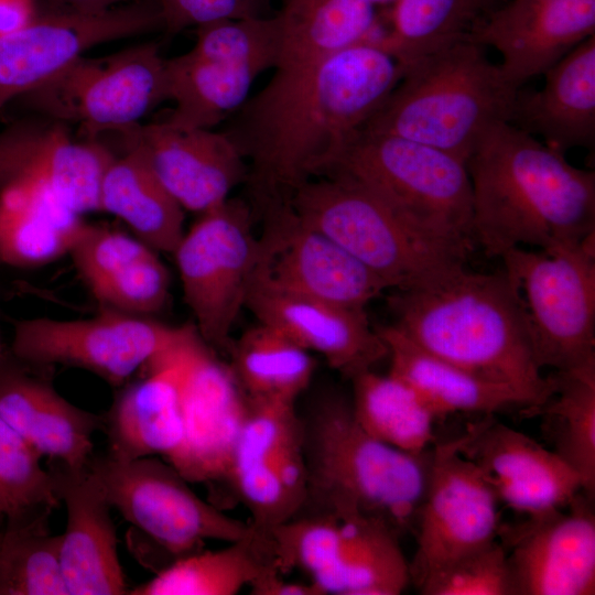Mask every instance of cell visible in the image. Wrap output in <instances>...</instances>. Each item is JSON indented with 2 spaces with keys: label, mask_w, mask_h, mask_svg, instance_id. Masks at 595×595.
<instances>
[{
  "label": "cell",
  "mask_w": 595,
  "mask_h": 595,
  "mask_svg": "<svg viewBox=\"0 0 595 595\" xmlns=\"http://www.w3.org/2000/svg\"><path fill=\"white\" fill-rule=\"evenodd\" d=\"M402 74L399 62L371 41L274 68L221 129L247 163L245 183L256 207L290 202L300 186L325 175Z\"/></svg>",
  "instance_id": "obj_1"
},
{
  "label": "cell",
  "mask_w": 595,
  "mask_h": 595,
  "mask_svg": "<svg viewBox=\"0 0 595 595\" xmlns=\"http://www.w3.org/2000/svg\"><path fill=\"white\" fill-rule=\"evenodd\" d=\"M472 230L488 256L540 250L595 234V173L507 121L491 125L466 160Z\"/></svg>",
  "instance_id": "obj_2"
},
{
  "label": "cell",
  "mask_w": 595,
  "mask_h": 595,
  "mask_svg": "<svg viewBox=\"0 0 595 595\" xmlns=\"http://www.w3.org/2000/svg\"><path fill=\"white\" fill-rule=\"evenodd\" d=\"M389 305L392 326L425 351L515 389L529 407L551 396L553 381L536 363L523 301L505 269L480 273L461 264L397 290Z\"/></svg>",
  "instance_id": "obj_3"
},
{
  "label": "cell",
  "mask_w": 595,
  "mask_h": 595,
  "mask_svg": "<svg viewBox=\"0 0 595 595\" xmlns=\"http://www.w3.org/2000/svg\"><path fill=\"white\" fill-rule=\"evenodd\" d=\"M485 47L464 37L412 61L360 129L410 139L466 163L491 125L509 121L519 90Z\"/></svg>",
  "instance_id": "obj_4"
},
{
  "label": "cell",
  "mask_w": 595,
  "mask_h": 595,
  "mask_svg": "<svg viewBox=\"0 0 595 595\" xmlns=\"http://www.w3.org/2000/svg\"><path fill=\"white\" fill-rule=\"evenodd\" d=\"M303 425L305 505L318 513L366 515L398 534L412 528L424 494L430 450L415 456L370 435L339 396L320 401Z\"/></svg>",
  "instance_id": "obj_5"
},
{
  "label": "cell",
  "mask_w": 595,
  "mask_h": 595,
  "mask_svg": "<svg viewBox=\"0 0 595 595\" xmlns=\"http://www.w3.org/2000/svg\"><path fill=\"white\" fill-rule=\"evenodd\" d=\"M361 185L432 246L461 259L474 244L465 162L440 149L359 129L329 171Z\"/></svg>",
  "instance_id": "obj_6"
},
{
  "label": "cell",
  "mask_w": 595,
  "mask_h": 595,
  "mask_svg": "<svg viewBox=\"0 0 595 595\" xmlns=\"http://www.w3.org/2000/svg\"><path fill=\"white\" fill-rule=\"evenodd\" d=\"M290 203L306 225L328 236L389 289H411L464 264V259L429 244L379 197L344 176L312 178Z\"/></svg>",
  "instance_id": "obj_7"
},
{
  "label": "cell",
  "mask_w": 595,
  "mask_h": 595,
  "mask_svg": "<svg viewBox=\"0 0 595 595\" xmlns=\"http://www.w3.org/2000/svg\"><path fill=\"white\" fill-rule=\"evenodd\" d=\"M594 239L549 251L517 247L500 257L523 301L540 369L595 368Z\"/></svg>",
  "instance_id": "obj_8"
},
{
  "label": "cell",
  "mask_w": 595,
  "mask_h": 595,
  "mask_svg": "<svg viewBox=\"0 0 595 595\" xmlns=\"http://www.w3.org/2000/svg\"><path fill=\"white\" fill-rule=\"evenodd\" d=\"M88 468L100 480L111 508L165 554L169 563L201 550L207 540L234 542L252 530L198 497L173 465L155 456L117 461L93 455Z\"/></svg>",
  "instance_id": "obj_9"
},
{
  "label": "cell",
  "mask_w": 595,
  "mask_h": 595,
  "mask_svg": "<svg viewBox=\"0 0 595 595\" xmlns=\"http://www.w3.org/2000/svg\"><path fill=\"white\" fill-rule=\"evenodd\" d=\"M18 99L42 117L78 123L89 139L116 133L166 100L165 57L154 42L105 57L82 55Z\"/></svg>",
  "instance_id": "obj_10"
},
{
  "label": "cell",
  "mask_w": 595,
  "mask_h": 595,
  "mask_svg": "<svg viewBox=\"0 0 595 595\" xmlns=\"http://www.w3.org/2000/svg\"><path fill=\"white\" fill-rule=\"evenodd\" d=\"M199 215L172 255L198 335L207 345L229 348L256 266L252 207L229 197Z\"/></svg>",
  "instance_id": "obj_11"
},
{
  "label": "cell",
  "mask_w": 595,
  "mask_h": 595,
  "mask_svg": "<svg viewBox=\"0 0 595 595\" xmlns=\"http://www.w3.org/2000/svg\"><path fill=\"white\" fill-rule=\"evenodd\" d=\"M12 326L9 351L23 365L79 368L117 389L172 346L184 328L105 309L89 318L33 317L14 320Z\"/></svg>",
  "instance_id": "obj_12"
},
{
  "label": "cell",
  "mask_w": 595,
  "mask_h": 595,
  "mask_svg": "<svg viewBox=\"0 0 595 595\" xmlns=\"http://www.w3.org/2000/svg\"><path fill=\"white\" fill-rule=\"evenodd\" d=\"M498 497L482 469L458 451L457 437L430 450L410 563L416 587L431 574L499 533Z\"/></svg>",
  "instance_id": "obj_13"
},
{
  "label": "cell",
  "mask_w": 595,
  "mask_h": 595,
  "mask_svg": "<svg viewBox=\"0 0 595 595\" xmlns=\"http://www.w3.org/2000/svg\"><path fill=\"white\" fill-rule=\"evenodd\" d=\"M251 285L365 307L388 285L325 234L306 225L290 202L262 212Z\"/></svg>",
  "instance_id": "obj_14"
},
{
  "label": "cell",
  "mask_w": 595,
  "mask_h": 595,
  "mask_svg": "<svg viewBox=\"0 0 595 595\" xmlns=\"http://www.w3.org/2000/svg\"><path fill=\"white\" fill-rule=\"evenodd\" d=\"M162 30L155 2L117 4L99 13L57 8L0 36V108L42 85L99 44Z\"/></svg>",
  "instance_id": "obj_15"
},
{
  "label": "cell",
  "mask_w": 595,
  "mask_h": 595,
  "mask_svg": "<svg viewBox=\"0 0 595 595\" xmlns=\"http://www.w3.org/2000/svg\"><path fill=\"white\" fill-rule=\"evenodd\" d=\"M247 408L230 367L197 333L181 379L182 443L166 462L190 483L226 482Z\"/></svg>",
  "instance_id": "obj_16"
},
{
  "label": "cell",
  "mask_w": 595,
  "mask_h": 595,
  "mask_svg": "<svg viewBox=\"0 0 595 595\" xmlns=\"http://www.w3.org/2000/svg\"><path fill=\"white\" fill-rule=\"evenodd\" d=\"M113 152L97 139L75 140L66 123L40 116L0 133V191L43 188L82 216L99 210V185Z\"/></svg>",
  "instance_id": "obj_17"
},
{
  "label": "cell",
  "mask_w": 595,
  "mask_h": 595,
  "mask_svg": "<svg viewBox=\"0 0 595 595\" xmlns=\"http://www.w3.org/2000/svg\"><path fill=\"white\" fill-rule=\"evenodd\" d=\"M457 442L459 453L482 469L498 500L528 517L566 508L583 493L578 474L554 451L493 414L469 424Z\"/></svg>",
  "instance_id": "obj_18"
},
{
  "label": "cell",
  "mask_w": 595,
  "mask_h": 595,
  "mask_svg": "<svg viewBox=\"0 0 595 595\" xmlns=\"http://www.w3.org/2000/svg\"><path fill=\"white\" fill-rule=\"evenodd\" d=\"M116 133L123 145L141 152L184 210L202 214L246 182L247 163L223 130L184 129L163 120L139 122Z\"/></svg>",
  "instance_id": "obj_19"
},
{
  "label": "cell",
  "mask_w": 595,
  "mask_h": 595,
  "mask_svg": "<svg viewBox=\"0 0 595 595\" xmlns=\"http://www.w3.org/2000/svg\"><path fill=\"white\" fill-rule=\"evenodd\" d=\"M580 493L567 510L529 516L508 530V560L516 595L595 593V513Z\"/></svg>",
  "instance_id": "obj_20"
},
{
  "label": "cell",
  "mask_w": 595,
  "mask_h": 595,
  "mask_svg": "<svg viewBox=\"0 0 595 595\" xmlns=\"http://www.w3.org/2000/svg\"><path fill=\"white\" fill-rule=\"evenodd\" d=\"M197 335L185 325L178 339L149 361L142 377L127 382L104 415L107 455L117 461L163 456L182 443L181 379L188 347Z\"/></svg>",
  "instance_id": "obj_21"
},
{
  "label": "cell",
  "mask_w": 595,
  "mask_h": 595,
  "mask_svg": "<svg viewBox=\"0 0 595 595\" xmlns=\"http://www.w3.org/2000/svg\"><path fill=\"white\" fill-rule=\"evenodd\" d=\"M595 35V0H509L468 39L496 48L517 89Z\"/></svg>",
  "instance_id": "obj_22"
},
{
  "label": "cell",
  "mask_w": 595,
  "mask_h": 595,
  "mask_svg": "<svg viewBox=\"0 0 595 595\" xmlns=\"http://www.w3.org/2000/svg\"><path fill=\"white\" fill-rule=\"evenodd\" d=\"M50 462L55 491L66 507L60 558L68 595L128 594L111 506L100 480L88 466Z\"/></svg>",
  "instance_id": "obj_23"
},
{
  "label": "cell",
  "mask_w": 595,
  "mask_h": 595,
  "mask_svg": "<svg viewBox=\"0 0 595 595\" xmlns=\"http://www.w3.org/2000/svg\"><path fill=\"white\" fill-rule=\"evenodd\" d=\"M246 306L307 351L322 355L334 370L351 379L388 356L365 307L280 293L251 285Z\"/></svg>",
  "instance_id": "obj_24"
},
{
  "label": "cell",
  "mask_w": 595,
  "mask_h": 595,
  "mask_svg": "<svg viewBox=\"0 0 595 595\" xmlns=\"http://www.w3.org/2000/svg\"><path fill=\"white\" fill-rule=\"evenodd\" d=\"M67 256L100 309L151 316L167 303L169 271L136 236L84 221Z\"/></svg>",
  "instance_id": "obj_25"
},
{
  "label": "cell",
  "mask_w": 595,
  "mask_h": 595,
  "mask_svg": "<svg viewBox=\"0 0 595 595\" xmlns=\"http://www.w3.org/2000/svg\"><path fill=\"white\" fill-rule=\"evenodd\" d=\"M0 416L42 457L73 468L88 466L93 436L104 430V415L71 403L8 348L0 357Z\"/></svg>",
  "instance_id": "obj_26"
},
{
  "label": "cell",
  "mask_w": 595,
  "mask_h": 595,
  "mask_svg": "<svg viewBox=\"0 0 595 595\" xmlns=\"http://www.w3.org/2000/svg\"><path fill=\"white\" fill-rule=\"evenodd\" d=\"M544 85L517 93L509 123L562 153L595 144V35L551 66Z\"/></svg>",
  "instance_id": "obj_27"
},
{
  "label": "cell",
  "mask_w": 595,
  "mask_h": 595,
  "mask_svg": "<svg viewBox=\"0 0 595 595\" xmlns=\"http://www.w3.org/2000/svg\"><path fill=\"white\" fill-rule=\"evenodd\" d=\"M377 331L388 348L389 374L407 383L437 419L456 412L493 414L512 407H529L515 389L425 351L392 325Z\"/></svg>",
  "instance_id": "obj_28"
},
{
  "label": "cell",
  "mask_w": 595,
  "mask_h": 595,
  "mask_svg": "<svg viewBox=\"0 0 595 595\" xmlns=\"http://www.w3.org/2000/svg\"><path fill=\"white\" fill-rule=\"evenodd\" d=\"M99 210L122 220L156 251L172 255L184 234V209L133 147L125 145L107 163L99 185Z\"/></svg>",
  "instance_id": "obj_29"
},
{
  "label": "cell",
  "mask_w": 595,
  "mask_h": 595,
  "mask_svg": "<svg viewBox=\"0 0 595 595\" xmlns=\"http://www.w3.org/2000/svg\"><path fill=\"white\" fill-rule=\"evenodd\" d=\"M84 220L47 191H0V267L36 268L68 255Z\"/></svg>",
  "instance_id": "obj_30"
},
{
  "label": "cell",
  "mask_w": 595,
  "mask_h": 595,
  "mask_svg": "<svg viewBox=\"0 0 595 595\" xmlns=\"http://www.w3.org/2000/svg\"><path fill=\"white\" fill-rule=\"evenodd\" d=\"M256 69L191 51L165 58L166 100L174 102L167 123L184 129H215L249 98Z\"/></svg>",
  "instance_id": "obj_31"
},
{
  "label": "cell",
  "mask_w": 595,
  "mask_h": 595,
  "mask_svg": "<svg viewBox=\"0 0 595 595\" xmlns=\"http://www.w3.org/2000/svg\"><path fill=\"white\" fill-rule=\"evenodd\" d=\"M375 7L369 0H282L274 68L314 63L371 41L380 30Z\"/></svg>",
  "instance_id": "obj_32"
},
{
  "label": "cell",
  "mask_w": 595,
  "mask_h": 595,
  "mask_svg": "<svg viewBox=\"0 0 595 595\" xmlns=\"http://www.w3.org/2000/svg\"><path fill=\"white\" fill-rule=\"evenodd\" d=\"M271 567L275 564L268 533L253 527L248 536L226 548L174 559L128 594L235 595Z\"/></svg>",
  "instance_id": "obj_33"
},
{
  "label": "cell",
  "mask_w": 595,
  "mask_h": 595,
  "mask_svg": "<svg viewBox=\"0 0 595 595\" xmlns=\"http://www.w3.org/2000/svg\"><path fill=\"white\" fill-rule=\"evenodd\" d=\"M509 0H396L389 28L372 40L404 67L447 43L468 37Z\"/></svg>",
  "instance_id": "obj_34"
},
{
  "label": "cell",
  "mask_w": 595,
  "mask_h": 595,
  "mask_svg": "<svg viewBox=\"0 0 595 595\" xmlns=\"http://www.w3.org/2000/svg\"><path fill=\"white\" fill-rule=\"evenodd\" d=\"M553 391L541 404L522 409L542 416L553 450L580 476L582 491L595 494V368L555 371Z\"/></svg>",
  "instance_id": "obj_35"
},
{
  "label": "cell",
  "mask_w": 595,
  "mask_h": 595,
  "mask_svg": "<svg viewBox=\"0 0 595 595\" xmlns=\"http://www.w3.org/2000/svg\"><path fill=\"white\" fill-rule=\"evenodd\" d=\"M350 380L354 415L370 435L415 456L428 453L435 443L437 418L407 383L372 369Z\"/></svg>",
  "instance_id": "obj_36"
},
{
  "label": "cell",
  "mask_w": 595,
  "mask_h": 595,
  "mask_svg": "<svg viewBox=\"0 0 595 595\" xmlns=\"http://www.w3.org/2000/svg\"><path fill=\"white\" fill-rule=\"evenodd\" d=\"M228 349L229 367L248 398L295 401L311 381L310 351L271 325L259 322Z\"/></svg>",
  "instance_id": "obj_37"
},
{
  "label": "cell",
  "mask_w": 595,
  "mask_h": 595,
  "mask_svg": "<svg viewBox=\"0 0 595 595\" xmlns=\"http://www.w3.org/2000/svg\"><path fill=\"white\" fill-rule=\"evenodd\" d=\"M337 517L343 532L342 595L401 594L411 582V575L398 532L375 517Z\"/></svg>",
  "instance_id": "obj_38"
},
{
  "label": "cell",
  "mask_w": 595,
  "mask_h": 595,
  "mask_svg": "<svg viewBox=\"0 0 595 595\" xmlns=\"http://www.w3.org/2000/svg\"><path fill=\"white\" fill-rule=\"evenodd\" d=\"M51 512L7 522L0 533V595H68L60 558L61 534Z\"/></svg>",
  "instance_id": "obj_39"
},
{
  "label": "cell",
  "mask_w": 595,
  "mask_h": 595,
  "mask_svg": "<svg viewBox=\"0 0 595 595\" xmlns=\"http://www.w3.org/2000/svg\"><path fill=\"white\" fill-rule=\"evenodd\" d=\"M266 532L279 572L284 574L292 569H301L324 595H342L343 533L339 517L318 512L296 515Z\"/></svg>",
  "instance_id": "obj_40"
},
{
  "label": "cell",
  "mask_w": 595,
  "mask_h": 595,
  "mask_svg": "<svg viewBox=\"0 0 595 595\" xmlns=\"http://www.w3.org/2000/svg\"><path fill=\"white\" fill-rule=\"evenodd\" d=\"M41 458L0 416V516L7 522L52 512L62 504Z\"/></svg>",
  "instance_id": "obj_41"
},
{
  "label": "cell",
  "mask_w": 595,
  "mask_h": 595,
  "mask_svg": "<svg viewBox=\"0 0 595 595\" xmlns=\"http://www.w3.org/2000/svg\"><path fill=\"white\" fill-rule=\"evenodd\" d=\"M279 48L280 22L275 13L198 25L190 51L202 57L236 62L261 74L275 67Z\"/></svg>",
  "instance_id": "obj_42"
},
{
  "label": "cell",
  "mask_w": 595,
  "mask_h": 595,
  "mask_svg": "<svg viewBox=\"0 0 595 595\" xmlns=\"http://www.w3.org/2000/svg\"><path fill=\"white\" fill-rule=\"evenodd\" d=\"M423 595H516L506 547L497 540L428 576Z\"/></svg>",
  "instance_id": "obj_43"
},
{
  "label": "cell",
  "mask_w": 595,
  "mask_h": 595,
  "mask_svg": "<svg viewBox=\"0 0 595 595\" xmlns=\"http://www.w3.org/2000/svg\"><path fill=\"white\" fill-rule=\"evenodd\" d=\"M162 30L170 36L220 20L266 17V0H156Z\"/></svg>",
  "instance_id": "obj_44"
},
{
  "label": "cell",
  "mask_w": 595,
  "mask_h": 595,
  "mask_svg": "<svg viewBox=\"0 0 595 595\" xmlns=\"http://www.w3.org/2000/svg\"><path fill=\"white\" fill-rule=\"evenodd\" d=\"M253 595H324L313 582L303 583L286 580L275 567L258 576L250 585Z\"/></svg>",
  "instance_id": "obj_45"
},
{
  "label": "cell",
  "mask_w": 595,
  "mask_h": 595,
  "mask_svg": "<svg viewBox=\"0 0 595 595\" xmlns=\"http://www.w3.org/2000/svg\"><path fill=\"white\" fill-rule=\"evenodd\" d=\"M35 15L31 0H0V36L21 29Z\"/></svg>",
  "instance_id": "obj_46"
},
{
  "label": "cell",
  "mask_w": 595,
  "mask_h": 595,
  "mask_svg": "<svg viewBox=\"0 0 595 595\" xmlns=\"http://www.w3.org/2000/svg\"><path fill=\"white\" fill-rule=\"evenodd\" d=\"M58 8L69 9L82 13H99L113 7L111 0H58Z\"/></svg>",
  "instance_id": "obj_47"
},
{
  "label": "cell",
  "mask_w": 595,
  "mask_h": 595,
  "mask_svg": "<svg viewBox=\"0 0 595 595\" xmlns=\"http://www.w3.org/2000/svg\"><path fill=\"white\" fill-rule=\"evenodd\" d=\"M140 1H148V2H155L156 3V0H111L112 4H115V6H117L118 2L121 4L122 2L129 3V2H140Z\"/></svg>",
  "instance_id": "obj_48"
},
{
  "label": "cell",
  "mask_w": 595,
  "mask_h": 595,
  "mask_svg": "<svg viewBox=\"0 0 595 595\" xmlns=\"http://www.w3.org/2000/svg\"><path fill=\"white\" fill-rule=\"evenodd\" d=\"M372 4H391L396 0H369Z\"/></svg>",
  "instance_id": "obj_49"
},
{
  "label": "cell",
  "mask_w": 595,
  "mask_h": 595,
  "mask_svg": "<svg viewBox=\"0 0 595 595\" xmlns=\"http://www.w3.org/2000/svg\"><path fill=\"white\" fill-rule=\"evenodd\" d=\"M6 349L7 348L4 347V344H3L2 338H1V332H0V357L3 355Z\"/></svg>",
  "instance_id": "obj_50"
}]
</instances>
